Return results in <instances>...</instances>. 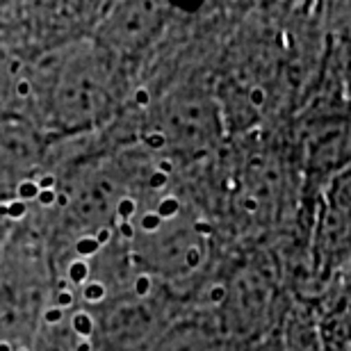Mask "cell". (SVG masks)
I'll return each instance as SVG.
<instances>
[{"label":"cell","mask_w":351,"mask_h":351,"mask_svg":"<svg viewBox=\"0 0 351 351\" xmlns=\"http://www.w3.org/2000/svg\"><path fill=\"white\" fill-rule=\"evenodd\" d=\"M71 326H73V331L85 340H89L91 333H94V319H91L87 313H75Z\"/></svg>","instance_id":"6da1fadb"},{"label":"cell","mask_w":351,"mask_h":351,"mask_svg":"<svg viewBox=\"0 0 351 351\" xmlns=\"http://www.w3.org/2000/svg\"><path fill=\"white\" fill-rule=\"evenodd\" d=\"M156 213H158L160 217H162L165 221H167V219H173V217L180 213V201H178V196H173V194L165 196V199L158 203V210H156Z\"/></svg>","instance_id":"7a4b0ae2"},{"label":"cell","mask_w":351,"mask_h":351,"mask_svg":"<svg viewBox=\"0 0 351 351\" xmlns=\"http://www.w3.org/2000/svg\"><path fill=\"white\" fill-rule=\"evenodd\" d=\"M105 294H108V290H105V285L98 283V280H91V283L82 285V297H85L87 304H98V301L105 299Z\"/></svg>","instance_id":"3957f363"},{"label":"cell","mask_w":351,"mask_h":351,"mask_svg":"<svg viewBox=\"0 0 351 351\" xmlns=\"http://www.w3.org/2000/svg\"><path fill=\"white\" fill-rule=\"evenodd\" d=\"M101 251V244H98V240L94 235H89V237H80L78 242H75V254H78L80 258H89V256H94Z\"/></svg>","instance_id":"277c9868"},{"label":"cell","mask_w":351,"mask_h":351,"mask_svg":"<svg viewBox=\"0 0 351 351\" xmlns=\"http://www.w3.org/2000/svg\"><path fill=\"white\" fill-rule=\"evenodd\" d=\"M69 278H71V283H82L85 285L87 283V278H89V265L82 261H73L71 265H69Z\"/></svg>","instance_id":"5b68a950"},{"label":"cell","mask_w":351,"mask_h":351,"mask_svg":"<svg viewBox=\"0 0 351 351\" xmlns=\"http://www.w3.org/2000/svg\"><path fill=\"white\" fill-rule=\"evenodd\" d=\"M137 213V203L130 196H123L121 201L117 203V221H130V217Z\"/></svg>","instance_id":"8992f818"},{"label":"cell","mask_w":351,"mask_h":351,"mask_svg":"<svg viewBox=\"0 0 351 351\" xmlns=\"http://www.w3.org/2000/svg\"><path fill=\"white\" fill-rule=\"evenodd\" d=\"M19 199L21 201H27V199H37L39 196V185H37V180H23V182H19Z\"/></svg>","instance_id":"52a82bcc"},{"label":"cell","mask_w":351,"mask_h":351,"mask_svg":"<svg viewBox=\"0 0 351 351\" xmlns=\"http://www.w3.org/2000/svg\"><path fill=\"white\" fill-rule=\"evenodd\" d=\"M162 217H160L158 213H146L142 217V228L146 230V233H156V230H160V226H162Z\"/></svg>","instance_id":"ba28073f"},{"label":"cell","mask_w":351,"mask_h":351,"mask_svg":"<svg viewBox=\"0 0 351 351\" xmlns=\"http://www.w3.org/2000/svg\"><path fill=\"white\" fill-rule=\"evenodd\" d=\"M151 276H146V274H142V276H137L135 280V294L137 297H146V294L151 292Z\"/></svg>","instance_id":"9c48e42d"},{"label":"cell","mask_w":351,"mask_h":351,"mask_svg":"<svg viewBox=\"0 0 351 351\" xmlns=\"http://www.w3.org/2000/svg\"><path fill=\"white\" fill-rule=\"evenodd\" d=\"M25 203L23 201H14V203H7V217L10 219H21V217H25Z\"/></svg>","instance_id":"30bf717a"},{"label":"cell","mask_w":351,"mask_h":351,"mask_svg":"<svg viewBox=\"0 0 351 351\" xmlns=\"http://www.w3.org/2000/svg\"><path fill=\"white\" fill-rule=\"evenodd\" d=\"M55 306L58 308H69V306H73V292H69V290H58V294H55Z\"/></svg>","instance_id":"8fae6325"},{"label":"cell","mask_w":351,"mask_h":351,"mask_svg":"<svg viewBox=\"0 0 351 351\" xmlns=\"http://www.w3.org/2000/svg\"><path fill=\"white\" fill-rule=\"evenodd\" d=\"M37 201H39V203H41V206H44V208L53 206V203L58 201V192H55V189H44V192H39Z\"/></svg>","instance_id":"7c38bea8"},{"label":"cell","mask_w":351,"mask_h":351,"mask_svg":"<svg viewBox=\"0 0 351 351\" xmlns=\"http://www.w3.org/2000/svg\"><path fill=\"white\" fill-rule=\"evenodd\" d=\"M64 317V311L58 306H53V308H48V311L44 313V319L48 322V324H58V322Z\"/></svg>","instance_id":"4fadbf2b"},{"label":"cell","mask_w":351,"mask_h":351,"mask_svg":"<svg viewBox=\"0 0 351 351\" xmlns=\"http://www.w3.org/2000/svg\"><path fill=\"white\" fill-rule=\"evenodd\" d=\"M167 180H169V176L167 173H162V171H156L149 178V187H153V189H160V187H165L167 185Z\"/></svg>","instance_id":"5bb4252c"},{"label":"cell","mask_w":351,"mask_h":351,"mask_svg":"<svg viewBox=\"0 0 351 351\" xmlns=\"http://www.w3.org/2000/svg\"><path fill=\"white\" fill-rule=\"evenodd\" d=\"M117 228L123 240H132V237H135V228H132L130 221H117Z\"/></svg>","instance_id":"9a60e30c"},{"label":"cell","mask_w":351,"mask_h":351,"mask_svg":"<svg viewBox=\"0 0 351 351\" xmlns=\"http://www.w3.org/2000/svg\"><path fill=\"white\" fill-rule=\"evenodd\" d=\"M135 103L139 105V108H146V105L151 103V94H149V89L139 87V89L135 91Z\"/></svg>","instance_id":"2e32d148"},{"label":"cell","mask_w":351,"mask_h":351,"mask_svg":"<svg viewBox=\"0 0 351 351\" xmlns=\"http://www.w3.org/2000/svg\"><path fill=\"white\" fill-rule=\"evenodd\" d=\"M96 240H98V244H101V247H105V244L110 242V237H112V228L110 226H101L96 230Z\"/></svg>","instance_id":"e0dca14e"},{"label":"cell","mask_w":351,"mask_h":351,"mask_svg":"<svg viewBox=\"0 0 351 351\" xmlns=\"http://www.w3.org/2000/svg\"><path fill=\"white\" fill-rule=\"evenodd\" d=\"M37 185H39L41 192H44V189H55V178L53 176H41V178L37 180Z\"/></svg>","instance_id":"ac0fdd59"},{"label":"cell","mask_w":351,"mask_h":351,"mask_svg":"<svg viewBox=\"0 0 351 351\" xmlns=\"http://www.w3.org/2000/svg\"><path fill=\"white\" fill-rule=\"evenodd\" d=\"M16 94H19L21 98H25L27 94H30V80L21 78V80L16 82Z\"/></svg>","instance_id":"d6986e66"},{"label":"cell","mask_w":351,"mask_h":351,"mask_svg":"<svg viewBox=\"0 0 351 351\" xmlns=\"http://www.w3.org/2000/svg\"><path fill=\"white\" fill-rule=\"evenodd\" d=\"M75 351H91V340L80 338V342L75 345Z\"/></svg>","instance_id":"ffe728a7"},{"label":"cell","mask_w":351,"mask_h":351,"mask_svg":"<svg viewBox=\"0 0 351 351\" xmlns=\"http://www.w3.org/2000/svg\"><path fill=\"white\" fill-rule=\"evenodd\" d=\"M21 71V62L19 60H12L10 62V73H19Z\"/></svg>","instance_id":"44dd1931"},{"label":"cell","mask_w":351,"mask_h":351,"mask_svg":"<svg viewBox=\"0 0 351 351\" xmlns=\"http://www.w3.org/2000/svg\"><path fill=\"white\" fill-rule=\"evenodd\" d=\"M55 203H60V206H69V196H66V194H60V192H58V201H55Z\"/></svg>","instance_id":"7402d4cb"},{"label":"cell","mask_w":351,"mask_h":351,"mask_svg":"<svg viewBox=\"0 0 351 351\" xmlns=\"http://www.w3.org/2000/svg\"><path fill=\"white\" fill-rule=\"evenodd\" d=\"M0 351H14V349H12L10 342H5V340H3V342H0Z\"/></svg>","instance_id":"603a6c76"},{"label":"cell","mask_w":351,"mask_h":351,"mask_svg":"<svg viewBox=\"0 0 351 351\" xmlns=\"http://www.w3.org/2000/svg\"><path fill=\"white\" fill-rule=\"evenodd\" d=\"M0 215H5V217H7V206H0Z\"/></svg>","instance_id":"cb8c5ba5"},{"label":"cell","mask_w":351,"mask_h":351,"mask_svg":"<svg viewBox=\"0 0 351 351\" xmlns=\"http://www.w3.org/2000/svg\"><path fill=\"white\" fill-rule=\"evenodd\" d=\"M19 351H27V349H19Z\"/></svg>","instance_id":"d4e9b609"}]
</instances>
